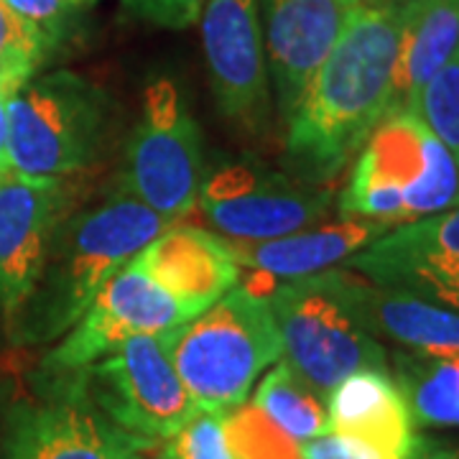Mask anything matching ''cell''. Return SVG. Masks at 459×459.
Here are the masks:
<instances>
[{"label":"cell","instance_id":"1","mask_svg":"<svg viewBox=\"0 0 459 459\" xmlns=\"http://www.w3.org/2000/svg\"><path fill=\"white\" fill-rule=\"evenodd\" d=\"M401 0H360L316 69L286 131L291 177L325 186L388 115Z\"/></svg>","mask_w":459,"mask_h":459},{"label":"cell","instance_id":"2","mask_svg":"<svg viewBox=\"0 0 459 459\" xmlns=\"http://www.w3.org/2000/svg\"><path fill=\"white\" fill-rule=\"evenodd\" d=\"M171 225L123 186L95 207L72 210L51 235L31 296L5 325L8 342L36 347L65 337L100 289Z\"/></svg>","mask_w":459,"mask_h":459},{"label":"cell","instance_id":"3","mask_svg":"<svg viewBox=\"0 0 459 459\" xmlns=\"http://www.w3.org/2000/svg\"><path fill=\"white\" fill-rule=\"evenodd\" d=\"M459 207V164L419 113H388L360 148L340 195L347 220L406 225Z\"/></svg>","mask_w":459,"mask_h":459},{"label":"cell","instance_id":"4","mask_svg":"<svg viewBox=\"0 0 459 459\" xmlns=\"http://www.w3.org/2000/svg\"><path fill=\"white\" fill-rule=\"evenodd\" d=\"M186 394L202 411L246 403L255 380L283 358L268 296L238 283L212 307L164 334Z\"/></svg>","mask_w":459,"mask_h":459},{"label":"cell","instance_id":"5","mask_svg":"<svg viewBox=\"0 0 459 459\" xmlns=\"http://www.w3.org/2000/svg\"><path fill=\"white\" fill-rule=\"evenodd\" d=\"M268 304L283 358L325 401L358 370H391L385 347L365 327L350 296L347 268L283 281L268 294Z\"/></svg>","mask_w":459,"mask_h":459},{"label":"cell","instance_id":"6","mask_svg":"<svg viewBox=\"0 0 459 459\" xmlns=\"http://www.w3.org/2000/svg\"><path fill=\"white\" fill-rule=\"evenodd\" d=\"M156 449L100 411L82 370H49L36 362L26 391L3 409L0 459H148Z\"/></svg>","mask_w":459,"mask_h":459},{"label":"cell","instance_id":"7","mask_svg":"<svg viewBox=\"0 0 459 459\" xmlns=\"http://www.w3.org/2000/svg\"><path fill=\"white\" fill-rule=\"evenodd\" d=\"M108 95L74 72L29 80L8 98V156L13 174L31 179L74 177L95 161Z\"/></svg>","mask_w":459,"mask_h":459},{"label":"cell","instance_id":"8","mask_svg":"<svg viewBox=\"0 0 459 459\" xmlns=\"http://www.w3.org/2000/svg\"><path fill=\"white\" fill-rule=\"evenodd\" d=\"M202 181V131L184 105L179 87L169 77H159L143 92L141 117L126 146L120 186L153 212L177 222L197 210Z\"/></svg>","mask_w":459,"mask_h":459},{"label":"cell","instance_id":"9","mask_svg":"<svg viewBox=\"0 0 459 459\" xmlns=\"http://www.w3.org/2000/svg\"><path fill=\"white\" fill-rule=\"evenodd\" d=\"M82 373L100 411L123 431L156 446L197 411L171 362L164 334H131Z\"/></svg>","mask_w":459,"mask_h":459},{"label":"cell","instance_id":"10","mask_svg":"<svg viewBox=\"0 0 459 459\" xmlns=\"http://www.w3.org/2000/svg\"><path fill=\"white\" fill-rule=\"evenodd\" d=\"M332 204L327 186L276 174L255 164L220 169L199 186L197 207L220 238L255 243L316 225Z\"/></svg>","mask_w":459,"mask_h":459},{"label":"cell","instance_id":"11","mask_svg":"<svg viewBox=\"0 0 459 459\" xmlns=\"http://www.w3.org/2000/svg\"><path fill=\"white\" fill-rule=\"evenodd\" d=\"M195 314L131 261L92 299L80 322L41 355L49 370H82L131 334H166Z\"/></svg>","mask_w":459,"mask_h":459},{"label":"cell","instance_id":"12","mask_svg":"<svg viewBox=\"0 0 459 459\" xmlns=\"http://www.w3.org/2000/svg\"><path fill=\"white\" fill-rule=\"evenodd\" d=\"M65 179H0V314L8 325L31 296L54 230L74 210L77 189Z\"/></svg>","mask_w":459,"mask_h":459},{"label":"cell","instance_id":"13","mask_svg":"<svg viewBox=\"0 0 459 459\" xmlns=\"http://www.w3.org/2000/svg\"><path fill=\"white\" fill-rule=\"evenodd\" d=\"M202 44L222 115L246 128H258L268 113L258 0H207Z\"/></svg>","mask_w":459,"mask_h":459},{"label":"cell","instance_id":"14","mask_svg":"<svg viewBox=\"0 0 459 459\" xmlns=\"http://www.w3.org/2000/svg\"><path fill=\"white\" fill-rule=\"evenodd\" d=\"M344 268L377 286L439 301L459 276V207L395 225L344 261Z\"/></svg>","mask_w":459,"mask_h":459},{"label":"cell","instance_id":"15","mask_svg":"<svg viewBox=\"0 0 459 459\" xmlns=\"http://www.w3.org/2000/svg\"><path fill=\"white\" fill-rule=\"evenodd\" d=\"M360 0H265V47L281 115L299 108Z\"/></svg>","mask_w":459,"mask_h":459},{"label":"cell","instance_id":"16","mask_svg":"<svg viewBox=\"0 0 459 459\" xmlns=\"http://www.w3.org/2000/svg\"><path fill=\"white\" fill-rule=\"evenodd\" d=\"M388 225L376 220H347L327 222L319 228H304L273 240H225L235 263L247 268L253 276L243 286L255 294L268 296L273 291L276 281L307 279L314 273L329 271L332 265L347 261L358 250L373 243Z\"/></svg>","mask_w":459,"mask_h":459},{"label":"cell","instance_id":"17","mask_svg":"<svg viewBox=\"0 0 459 459\" xmlns=\"http://www.w3.org/2000/svg\"><path fill=\"white\" fill-rule=\"evenodd\" d=\"M133 261L195 316L240 283L225 238L195 225L166 228Z\"/></svg>","mask_w":459,"mask_h":459},{"label":"cell","instance_id":"18","mask_svg":"<svg viewBox=\"0 0 459 459\" xmlns=\"http://www.w3.org/2000/svg\"><path fill=\"white\" fill-rule=\"evenodd\" d=\"M329 431L355 437L394 459H413L424 437L391 370H358L327 394Z\"/></svg>","mask_w":459,"mask_h":459},{"label":"cell","instance_id":"19","mask_svg":"<svg viewBox=\"0 0 459 459\" xmlns=\"http://www.w3.org/2000/svg\"><path fill=\"white\" fill-rule=\"evenodd\" d=\"M459 47V0H401L391 108L416 113L429 80Z\"/></svg>","mask_w":459,"mask_h":459},{"label":"cell","instance_id":"20","mask_svg":"<svg viewBox=\"0 0 459 459\" xmlns=\"http://www.w3.org/2000/svg\"><path fill=\"white\" fill-rule=\"evenodd\" d=\"M350 296L373 337L394 340L413 352L459 350L457 309L413 291L377 286L355 271H350Z\"/></svg>","mask_w":459,"mask_h":459},{"label":"cell","instance_id":"21","mask_svg":"<svg viewBox=\"0 0 459 459\" xmlns=\"http://www.w3.org/2000/svg\"><path fill=\"white\" fill-rule=\"evenodd\" d=\"M416 427H459V350L395 352L394 373Z\"/></svg>","mask_w":459,"mask_h":459},{"label":"cell","instance_id":"22","mask_svg":"<svg viewBox=\"0 0 459 459\" xmlns=\"http://www.w3.org/2000/svg\"><path fill=\"white\" fill-rule=\"evenodd\" d=\"M253 403L296 442H309L329 431L327 403L286 360L263 376Z\"/></svg>","mask_w":459,"mask_h":459},{"label":"cell","instance_id":"23","mask_svg":"<svg viewBox=\"0 0 459 459\" xmlns=\"http://www.w3.org/2000/svg\"><path fill=\"white\" fill-rule=\"evenodd\" d=\"M225 434L235 459H301V442L276 427L253 401L225 413Z\"/></svg>","mask_w":459,"mask_h":459},{"label":"cell","instance_id":"24","mask_svg":"<svg viewBox=\"0 0 459 459\" xmlns=\"http://www.w3.org/2000/svg\"><path fill=\"white\" fill-rule=\"evenodd\" d=\"M47 56L41 39L0 0V87L13 95L33 80Z\"/></svg>","mask_w":459,"mask_h":459},{"label":"cell","instance_id":"25","mask_svg":"<svg viewBox=\"0 0 459 459\" xmlns=\"http://www.w3.org/2000/svg\"><path fill=\"white\" fill-rule=\"evenodd\" d=\"M416 113L459 164V47L424 87Z\"/></svg>","mask_w":459,"mask_h":459},{"label":"cell","instance_id":"26","mask_svg":"<svg viewBox=\"0 0 459 459\" xmlns=\"http://www.w3.org/2000/svg\"><path fill=\"white\" fill-rule=\"evenodd\" d=\"M159 455L169 459H235L225 434V413L195 411L184 427L159 444Z\"/></svg>","mask_w":459,"mask_h":459},{"label":"cell","instance_id":"27","mask_svg":"<svg viewBox=\"0 0 459 459\" xmlns=\"http://www.w3.org/2000/svg\"><path fill=\"white\" fill-rule=\"evenodd\" d=\"M3 3L41 39L47 54L59 49L69 39L82 8L74 0H3Z\"/></svg>","mask_w":459,"mask_h":459},{"label":"cell","instance_id":"28","mask_svg":"<svg viewBox=\"0 0 459 459\" xmlns=\"http://www.w3.org/2000/svg\"><path fill=\"white\" fill-rule=\"evenodd\" d=\"M126 11L164 29H186L197 23L207 0H123Z\"/></svg>","mask_w":459,"mask_h":459},{"label":"cell","instance_id":"29","mask_svg":"<svg viewBox=\"0 0 459 459\" xmlns=\"http://www.w3.org/2000/svg\"><path fill=\"white\" fill-rule=\"evenodd\" d=\"M301 459H394L355 437L325 431L301 444Z\"/></svg>","mask_w":459,"mask_h":459},{"label":"cell","instance_id":"30","mask_svg":"<svg viewBox=\"0 0 459 459\" xmlns=\"http://www.w3.org/2000/svg\"><path fill=\"white\" fill-rule=\"evenodd\" d=\"M8 98H11V92H5L0 87V179L13 174L11 156H8Z\"/></svg>","mask_w":459,"mask_h":459},{"label":"cell","instance_id":"31","mask_svg":"<svg viewBox=\"0 0 459 459\" xmlns=\"http://www.w3.org/2000/svg\"><path fill=\"white\" fill-rule=\"evenodd\" d=\"M413 459H459L457 446H439V444L424 442L421 452Z\"/></svg>","mask_w":459,"mask_h":459},{"label":"cell","instance_id":"32","mask_svg":"<svg viewBox=\"0 0 459 459\" xmlns=\"http://www.w3.org/2000/svg\"><path fill=\"white\" fill-rule=\"evenodd\" d=\"M437 304H444V307H449V309H457L459 312V276L446 289H444V294L439 296V301Z\"/></svg>","mask_w":459,"mask_h":459},{"label":"cell","instance_id":"33","mask_svg":"<svg viewBox=\"0 0 459 459\" xmlns=\"http://www.w3.org/2000/svg\"><path fill=\"white\" fill-rule=\"evenodd\" d=\"M77 5H92V3H98V0H74Z\"/></svg>","mask_w":459,"mask_h":459},{"label":"cell","instance_id":"34","mask_svg":"<svg viewBox=\"0 0 459 459\" xmlns=\"http://www.w3.org/2000/svg\"><path fill=\"white\" fill-rule=\"evenodd\" d=\"M156 459H169V457H164V455H159V452H156Z\"/></svg>","mask_w":459,"mask_h":459}]
</instances>
